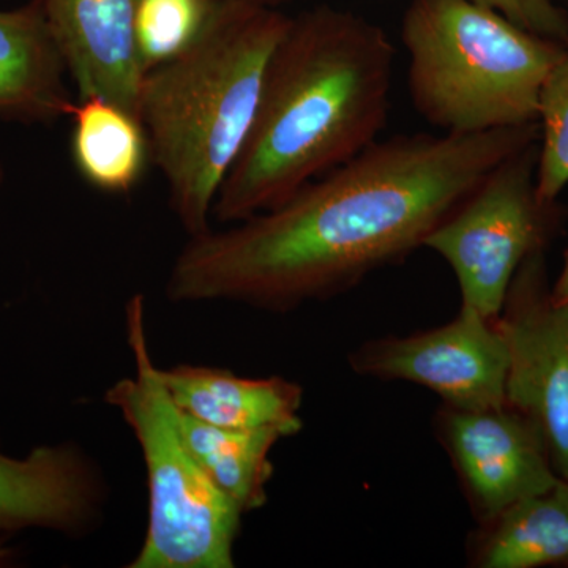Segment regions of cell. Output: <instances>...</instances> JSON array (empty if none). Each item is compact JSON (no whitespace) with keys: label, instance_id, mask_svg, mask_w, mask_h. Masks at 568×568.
Here are the masks:
<instances>
[{"label":"cell","instance_id":"cell-19","mask_svg":"<svg viewBox=\"0 0 568 568\" xmlns=\"http://www.w3.org/2000/svg\"><path fill=\"white\" fill-rule=\"evenodd\" d=\"M499 11L526 31L547 39L568 40V13L558 0H476Z\"/></svg>","mask_w":568,"mask_h":568},{"label":"cell","instance_id":"cell-13","mask_svg":"<svg viewBox=\"0 0 568 568\" xmlns=\"http://www.w3.org/2000/svg\"><path fill=\"white\" fill-rule=\"evenodd\" d=\"M69 71L41 2L0 10V115L22 122H54L77 106Z\"/></svg>","mask_w":568,"mask_h":568},{"label":"cell","instance_id":"cell-21","mask_svg":"<svg viewBox=\"0 0 568 568\" xmlns=\"http://www.w3.org/2000/svg\"><path fill=\"white\" fill-rule=\"evenodd\" d=\"M241 2L263 7V9L280 10V7L287 6V3L308 2V0H241Z\"/></svg>","mask_w":568,"mask_h":568},{"label":"cell","instance_id":"cell-4","mask_svg":"<svg viewBox=\"0 0 568 568\" xmlns=\"http://www.w3.org/2000/svg\"><path fill=\"white\" fill-rule=\"evenodd\" d=\"M399 39L414 110L444 134L537 123L541 88L566 43L476 0H410Z\"/></svg>","mask_w":568,"mask_h":568},{"label":"cell","instance_id":"cell-3","mask_svg":"<svg viewBox=\"0 0 568 568\" xmlns=\"http://www.w3.org/2000/svg\"><path fill=\"white\" fill-rule=\"evenodd\" d=\"M290 20L280 10L219 0L192 47L145 73L140 121L189 237L211 230L213 204L244 149Z\"/></svg>","mask_w":568,"mask_h":568},{"label":"cell","instance_id":"cell-18","mask_svg":"<svg viewBox=\"0 0 568 568\" xmlns=\"http://www.w3.org/2000/svg\"><path fill=\"white\" fill-rule=\"evenodd\" d=\"M537 192L558 201L568 185V40L538 100Z\"/></svg>","mask_w":568,"mask_h":568},{"label":"cell","instance_id":"cell-12","mask_svg":"<svg viewBox=\"0 0 568 568\" xmlns=\"http://www.w3.org/2000/svg\"><path fill=\"white\" fill-rule=\"evenodd\" d=\"M171 402L204 424L230 429L282 428L297 435L304 388L280 376L242 377L215 366L160 368Z\"/></svg>","mask_w":568,"mask_h":568},{"label":"cell","instance_id":"cell-8","mask_svg":"<svg viewBox=\"0 0 568 568\" xmlns=\"http://www.w3.org/2000/svg\"><path fill=\"white\" fill-rule=\"evenodd\" d=\"M349 364L357 375L429 388L459 409L507 405L506 343L495 321L466 306L432 331L369 339L349 355Z\"/></svg>","mask_w":568,"mask_h":568},{"label":"cell","instance_id":"cell-22","mask_svg":"<svg viewBox=\"0 0 568 568\" xmlns=\"http://www.w3.org/2000/svg\"><path fill=\"white\" fill-rule=\"evenodd\" d=\"M2 179H3V171H2V166H0V183H2Z\"/></svg>","mask_w":568,"mask_h":568},{"label":"cell","instance_id":"cell-15","mask_svg":"<svg viewBox=\"0 0 568 568\" xmlns=\"http://www.w3.org/2000/svg\"><path fill=\"white\" fill-rule=\"evenodd\" d=\"M70 118L71 156L81 178L103 193L132 192L151 162L140 118L102 99L77 102Z\"/></svg>","mask_w":568,"mask_h":568},{"label":"cell","instance_id":"cell-11","mask_svg":"<svg viewBox=\"0 0 568 568\" xmlns=\"http://www.w3.org/2000/svg\"><path fill=\"white\" fill-rule=\"evenodd\" d=\"M104 497L103 478L80 448L39 447L22 459L0 452V529L88 532Z\"/></svg>","mask_w":568,"mask_h":568},{"label":"cell","instance_id":"cell-6","mask_svg":"<svg viewBox=\"0 0 568 568\" xmlns=\"http://www.w3.org/2000/svg\"><path fill=\"white\" fill-rule=\"evenodd\" d=\"M538 141L496 164L428 239L462 291V306L495 320L526 257L559 233L566 209L537 192Z\"/></svg>","mask_w":568,"mask_h":568},{"label":"cell","instance_id":"cell-16","mask_svg":"<svg viewBox=\"0 0 568 568\" xmlns=\"http://www.w3.org/2000/svg\"><path fill=\"white\" fill-rule=\"evenodd\" d=\"M175 410L183 440L212 484L242 515L263 508L274 474L272 448L290 436L282 428H220Z\"/></svg>","mask_w":568,"mask_h":568},{"label":"cell","instance_id":"cell-1","mask_svg":"<svg viewBox=\"0 0 568 568\" xmlns=\"http://www.w3.org/2000/svg\"><path fill=\"white\" fill-rule=\"evenodd\" d=\"M536 141L538 123L379 140L271 211L189 237L166 297L286 313L346 293L425 246L496 164Z\"/></svg>","mask_w":568,"mask_h":568},{"label":"cell","instance_id":"cell-20","mask_svg":"<svg viewBox=\"0 0 568 568\" xmlns=\"http://www.w3.org/2000/svg\"><path fill=\"white\" fill-rule=\"evenodd\" d=\"M552 297L560 304H568V250L564 254L562 271H560L556 283L552 284Z\"/></svg>","mask_w":568,"mask_h":568},{"label":"cell","instance_id":"cell-7","mask_svg":"<svg viewBox=\"0 0 568 568\" xmlns=\"http://www.w3.org/2000/svg\"><path fill=\"white\" fill-rule=\"evenodd\" d=\"M495 324L507 349V405L536 420L568 478V304L552 297L545 250L526 257Z\"/></svg>","mask_w":568,"mask_h":568},{"label":"cell","instance_id":"cell-17","mask_svg":"<svg viewBox=\"0 0 568 568\" xmlns=\"http://www.w3.org/2000/svg\"><path fill=\"white\" fill-rule=\"evenodd\" d=\"M216 3L219 0H141L136 40L145 73L189 50Z\"/></svg>","mask_w":568,"mask_h":568},{"label":"cell","instance_id":"cell-14","mask_svg":"<svg viewBox=\"0 0 568 568\" xmlns=\"http://www.w3.org/2000/svg\"><path fill=\"white\" fill-rule=\"evenodd\" d=\"M470 562L480 568H537L568 562V478L526 497L470 537Z\"/></svg>","mask_w":568,"mask_h":568},{"label":"cell","instance_id":"cell-5","mask_svg":"<svg viewBox=\"0 0 568 568\" xmlns=\"http://www.w3.org/2000/svg\"><path fill=\"white\" fill-rule=\"evenodd\" d=\"M134 375L112 384L104 402L132 429L148 474L144 544L130 568H231L242 511L212 484L183 440L178 410L153 362L144 295L125 308Z\"/></svg>","mask_w":568,"mask_h":568},{"label":"cell","instance_id":"cell-23","mask_svg":"<svg viewBox=\"0 0 568 568\" xmlns=\"http://www.w3.org/2000/svg\"><path fill=\"white\" fill-rule=\"evenodd\" d=\"M559 2H566V3H568V0H559Z\"/></svg>","mask_w":568,"mask_h":568},{"label":"cell","instance_id":"cell-10","mask_svg":"<svg viewBox=\"0 0 568 568\" xmlns=\"http://www.w3.org/2000/svg\"><path fill=\"white\" fill-rule=\"evenodd\" d=\"M77 100L102 99L140 118L145 70L136 40L141 0H40Z\"/></svg>","mask_w":568,"mask_h":568},{"label":"cell","instance_id":"cell-9","mask_svg":"<svg viewBox=\"0 0 568 568\" xmlns=\"http://www.w3.org/2000/svg\"><path fill=\"white\" fill-rule=\"evenodd\" d=\"M436 429L480 523L558 484L544 429L515 407L444 405Z\"/></svg>","mask_w":568,"mask_h":568},{"label":"cell","instance_id":"cell-2","mask_svg":"<svg viewBox=\"0 0 568 568\" xmlns=\"http://www.w3.org/2000/svg\"><path fill=\"white\" fill-rule=\"evenodd\" d=\"M395 59L387 32L354 11L320 6L291 17L212 220L231 224L271 211L379 141Z\"/></svg>","mask_w":568,"mask_h":568}]
</instances>
